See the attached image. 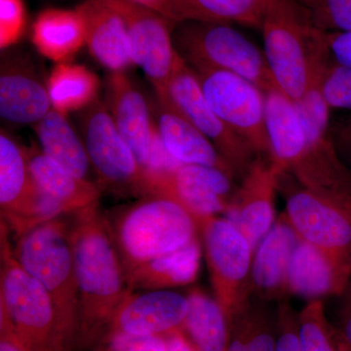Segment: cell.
Instances as JSON below:
<instances>
[{"label":"cell","instance_id":"cell-1","mask_svg":"<svg viewBox=\"0 0 351 351\" xmlns=\"http://www.w3.org/2000/svg\"><path fill=\"white\" fill-rule=\"evenodd\" d=\"M80 292L77 351L103 348L117 311L133 294L99 202L69 215Z\"/></svg>","mask_w":351,"mask_h":351},{"label":"cell","instance_id":"cell-2","mask_svg":"<svg viewBox=\"0 0 351 351\" xmlns=\"http://www.w3.org/2000/svg\"><path fill=\"white\" fill-rule=\"evenodd\" d=\"M263 54L277 89L301 100L330 61L325 32L300 0H269L262 27Z\"/></svg>","mask_w":351,"mask_h":351},{"label":"cell","instance_id":"cell-3","mask_svg":"<svg viewBox=\"0 0 351 351\" xmlns=\"http://www.w3.org/2000/svg\"><path fill=\"white\" fill-rule=\"evenodd\" d=\"M10 230L0 223V321L27 351H77V338L49 293L16 260Z\"/></svg>","mask_w":351,"mask_h":351},{"label":"cell","instance_id":"cell-4","mask_svg":"<svg viewBox=\"0 0 351 351\" xmlns=\"http://www.w3.org/2000/svg\"><path fill=\"white\" fill-rule=\"evenodd\" d=\"M126 277L136 267L197 239L195 219L176 201L147 195L108 218Z\"/></svg>","mask_w":351,"mask_h":351},{"label":"cell","instance_id":"cell-5","mask_svg":"<svg viewBox=\"0 0 351 351\" xmlns=\"http://www.w3.org/2000/svg\"><path fill=\"white\" fill-rule=\"evenodd\" d=\"M60 216L15 239L16 260L46 289L69 329L78 337L80 292L71 237V219Z\"/></svg>","mask_w":351,"mask_h":351},{"label":"cell","instance_id":"cell-6","mask_svg":"<svg viewBox=\"0 0 351 351\" xmlns=\"http://www.w3.org/2000/svg\"><path fill=\"white\" fill-rule=\"evenodd\" d=\"M173 40L180 56L193 71L218 69L235 73L263 92L276 88L265 54L228 24L182 23Z\"/></svg>","mask_w":351,"mask_h":351},{"label":"cell","instance_id":"cell-7","mask_svg":"<svg viewBox=\"0 0 351 351\" xmlns=\"http://www.w3.org/2000/svg\"><path fill=\"white\" fill-rule=\"evenodd\" d=\"M78 124L101 191L122 197L152 195L147 172L99 98L80 110Z\"/></svg>","mask_w":351,"mask_h":351},{"label":"cell","instance_id":"cell-8","mask_svg":"<svg viewBox=\"0 0 351 351\" xmlns=\"http://www.w3.org/2000/svg\"><path fill=\"white\" fill-rule=\"evenodd\" d=\"M295 105L306 131L307 147L291 174L302 188L351 206V173L332 142L331 108L323 97L320 83L311 87Z\"/></svg>","mask_w":351,"mask_h":351},{"label":"cell","instance_id":"cell-9","mask_svg":"<svg viewBox=\"0 0 351 351\" xmlns=\"http://www.w3.org/2000/svg\"><path fill=\"white\" fill-rule=\"evenodd\" d=\"M202 235L215 299L228 325L249 306L254 250L228 219L214 217L198 226Z\"/></svg>","mask_w":351,"mask_h":351},{"label":"cell","instance_id":"cell-10","mask_svg":"<svg viewBox=\"0 0 351 351\" xmlns=\"http://www.w3.org/2000/svg\"><path fill=\"white\" fill-rule=\"evenodd\" d=\"M207 103L257 156L270 158L265 127V94L242 76L218 69L193 71Z\"/></svg>","mask_w":351,"mask_h":351},{"label":"cell","instance_id":"cell-11","mask_svg":"<svg viewBox=\"0 0 351 351\" xmlns=\"http://www.w3.org/2000/svg\"><path fill=\"white\" fill-rule=\"evenodd\" d=\"M156 98L174 108L214 145L234 177H244L257 154L219 119L207 103L195 71L180 55L165 92Z\"/></svg>","mask_w":351,"mask_h":351},{"label":"cell","instance_id":"cell-12","mask_svg":"<svg viewBox=\"0 0 351 351\" xmlns=\"http://www.w3.org/2000/svg\"><path fill=\"white\" fill-rule=\"evenodd\" d=\"M0 208L15 239L44 221L66 216L34 182L24 147L4 131L0 134Z\"/></svg>","mask_w":351,"mask_h":351},{"label":"cell","instance_id":"cell-13","mask_svg":"<svg viewBox=\"0 0 351 351\" xmlns=\"http://www.w3.org/2000/svg\"><path fill=\"white\" fill-rule=\"evenodd\" d=\"M298 237L351 267V206L302 188L283 215Z\"/></svg>","mask_w":351,"mask_h":351},{"label":"cell","instance_id":"cell-14","mask_svg":"<svg viewBox=\"0 0 351 351\" xmlns=\"http://www.w3.org/2000/svg\"><path fill=\"white\" fill-rule=\"evenodd\" d=\"M112 1L125 24L132 63L144 71L160 96L179 58L171 27L174 22L134 0Z\"/></svg>","mask_w":351,"mask_h":351},{"label":"cell","instance_id":"cell-15","mask_svg":"<svg viewBox=\"0 0 351 351\" xmlns=\"http://www.w3.org/2000/svg\"><path fill=\"white\" fill-rule=\"evenodd\" d=\"M283 173L263 156L256 157L226 208L228 219L255 252L276 223V195Z\"/></svg>","mask_w":351,"mask_h":351},{"label":"cell","instance_id":"cell-16","mask_svg":"<svg viewBox=\"0 0 351 351\" xmlns=\"http://www.w3.org/2000/svg\"><path fill=\"white\" fill-rule=\"evenodd\" d=\"M233 176L217 168L182 165L158 180L154 195H162L182 205L200 225L225 214L232 199Z\"/></svg>","mask_w":351,"mask_h":351},{"label":"cell","instance_id":"cell-17","mask_svg":"<svg viewBox=\"0 0 351 351\" xmlns=\"http://www.w3.org/2000/svg\"><path fill=\"white\" fill-rule=\"evenodd\" d=\"M188 298L171 290L131 294L113 319L103 348L119 337L161 336L182 329Z\"/></svg>","mask_w":351,"mask_h":351},{"label":"cell","instance_id":"cell-18","mask_svg":"<svg viewBox=\"0 0 351 351\" xmlns=\"http://www.w3.org/2000/svg\"><path fill=\"white\" fill-rule=\"evenodd\" d=\"M52 106L34 64L25 55L13 54L2 61L0 73V114L15 125H36Z\"/></svg>","mask_w":351,"mask_h":351},{"label":"cell","instance_id":"cell-19","mask_svg":"<svg viewBox=\"0 0 351 351\" xmlns=\"http://www.w3.org/2000/svg\"><path fill=\"white\" fill-rule=\"evenodd\" d=\"M107 103L119 133L145 171L151 152L154 119L144 95L125 71H114L108 76Z\"/></svg>","mask_w":351,"mask_h":351},{"label":"cell","instance_id":"cell-20","mask_svg":"<svg viewBox=\"0 0 351 351\" xmlns=\"http://www.w3.org/2000/svg\"><path fill=\"white\" fill-rule=\"evenodd\" d=\"M89 52L104 68L125 71L131 66L123 18L112 0H87L76 7Z\"/></svg>","mask_w":351,"mask_h":351},{"label":"cell","instance_id":"cell-21","mask_svg":"<svg viewBox=\"0 0 351 351\" xmlns=\"http://www.w3.org/2000/svg\"><path fill=\"white\" fill-rule=\"evenodd\" d=\"M351 267L300 239L289 267L287 290L309 301L339 295L348 287Z\"/></svg>","mask_w":351,"mask_h":351},{"label":"cell","instance_id":"cell-22","mask_svg":"<svg viewBox=\"0 0 351 351\" xmlns=\"http://www.w3.org/2000/svg\"><path fill=\"white\" fill-rule=\"evenodd\" d=\"M299 240L282 216L258 245L254 252L252 282L261 299H278L288 292L289 267Z\"/></svg>","mask_w":351,"mask_h":351},{"label":"cell","instance_id":"cell-23","mask_svg":"<svg viewBox=\"0 0 351 351\" xmlns=\"http://www.w3.org/2000/svg\"><path fill=\"white\" fill-rule=\"evenodd\" d=\"M149 108L166 149L180 163L217 168L234 177L214 145L189 120L158 99Z\"/></svg>","mask_w":351,"mask_h":351},{"label":"cell","instance_id":"cell-24","mask_svg":"<svg viewBox=\"0 0 351 351\" xmlns=\"http://www.w3.org/2000/svg\"><path fill=\"white\" fill-rule=\"evenodd\" d=\"M24 149L34 182L61 208L64 215L69 216L99 202L101 189L97 182L71 174L36 145L24 147Z\"/></svg>","mask_w":351,"mask_h":351},{"label":"cell","instance_id":"cell-25","mask_svg":"<svg viewBox=\"0 0 351 351\" xmlns=\"http://www.w3.org/2000/svg\"><path fill=\"white\" fill-rule=\"evenodd\" d=\"M269 0H162L156 8L174 23H237L262 27Z\"/></svg>","mask_w":351,"mask_h":351},{"label":"cell","instance_id":"cell-26","mask_svg":"<svg viewBox=\"0 0 351 351\" xmlns=\"http://www.w3.org/2000/svg\"><path fill=\"white\" fill-rule=\"evenodd\" d=\"M201 254L197 237L179 250L142 263L127 276L132 292L136 289L169 290L195 282L199 272Z\"/></svg>","mask_w":351,"mask_h":351},{"label":"cell","instance_id":"cell-27","mask_svg":"<svg viewBox=\"0 0 351 351\" xmlns=\"http://www.w3.org/2000/svg\"><path fill=\"white\" fill-rule=\"evenodd\" d=\"M32 43L44 57L69 63L85 45L84 29L76 10L46 9L32 25Z\"/></svg>","mask_w":351,"mask_h":351},{"label":"cell","instance_id":"cell-28","mask_svg":"<svg viewBox=\"0 0 351 351\" xmlns=\"http://www.w3.org/2000/svg\"><path fill=\"white\" fill-rule=\"evenodd\" d=\"M34 129L41 151L46 156L76 177L94 182L91 179L93 168L86 147L82 138L73 130L66 114L51 108L50 112L34 125Z\"/></svg>","mask_w":351,"mask_h":351},{"label":"cell","instance_id":"cell-29","mask_svg":"<svg viewBox=\"0 0 351 351\" xmlns=\"http://www.w3.org/2000/svg\"><path fill=\"white\" fill-rule=\"evenodd\" d=\"M189 308L182 330L196 351H226L230 325L216 299L199 288L188 295Z\"/></svg>","mask_w":351,"mask_h":351},{"label":"cell","instance_id":"cell-30","mask_svg":"<svg viewBox=\"0 0 351 351\" xmlns=\"http://www.w3.org/2000/svg\"><path fill=\"white\" fill-rule=\"evenodd\" d=\"M48 94L53 110L68 114L82 110L98 98V76L84 66L58 64L47 82Z\"/></svg>","mask_w":351,"mask_h":351},{"label":"cell","instance_id":"cell-31","mask_svg":"<svg viewBox=\"0 0 351 351\" xmlns=\"http://www.w3.org/2000/svg\"><path fill=\"white\" fill-rule=\"evenodd\" d=\"M276 323L262 306H249L230 323L226 351H276Z\"/></svg>","mask_w":351,"mask_h":351},{"label":"cell","instance_id":"cell-32","mask_svg":"<svg viewBox=\"0 0 351 351\" xmlns=\"http://www.w3.org/2000/svg\"><path fill=\"white\" fill-rule=\"evenodd\" d=\"M298 323L302 351H338L320 300L309 301L298 315Z\"/></svg>","mask_w":351,"mask_h":351},{"label":"cell","instance_id":"cell-33","mask_svg":"<svg viewBox=\"0 0 351 351\" xmlns=\"http://www.w3.org/2000/svg\"><path fill=\"white\" fill-rule=\"evenodd\" d=\"M314 25L324 32H351V0H300Z\"/></svg>","mask_w":351,"mask_h":351},{"label":"cell","instance_id":"cell-34","mask_svg":"<svg viewBox=\"0 0 351 351\" xmlns=\"http://www.w3.org/2000/svg\"><path fill=\"white\" fill-rule=\"evenodd\" d=\"M320 88L331 110H351V66L330 59L323 71Z\"/></svg>","mask_w":351,"mask_h":351},{"label":"cell","instance_id":"cell-35","mask_svg":"<svg viewBox=\"0 0 351 351\" xmlns=\"http://www.w3.org/2000/svg\"><path fill=\"white\" fill-rule=\"evenodd\" d=\"M25 27V9L23 0H0V48L17 43Z\"/></svg>","mask_w":351,"mask_h":351},{"label":"cell","instance_id":"cell-36","mask_svg":"<svg viewBox=\"0 0 351 351\" xmlns=\"http://www.w3.org/2000/svg\"><path fill=\"white\" fill-rule=\"evenodd\" d=\"M276 351H302L298 316L288 304H281L276 322Z\"/></svg>","mask_w":351,"mask_h":351},{"label":"cell","instance_id":"cell-37","mask_svg":"<svg viewBox=\"0 0 351 351\" xmlns=\"http://www.w3.org/2000/svg\"><path fill=\"white\" fill-rule=\"evenodd\" d=\"M106 346H110L115 351H166V339L164 335L119 337L112 339Z\"/></svg>","mask_w":351,"mask_h":351},{"label":"cell","instance_id":"cell-38","mask_svg":"<svg viewBox=\"0 0 351 351\" xmlns=\"http://www.w3.org/2000/svg\"><path fill=\"white\" fill-rule=\"evenodd\" d=\"M325 43L332 61L351 66V32H325Z\"/></svg>","mask_w":351,"mask_h":351},{"label":"cell","instance_id":"cell-39","mask_svg":"<svg viewBox=\"0 0 351 351\" xmlns=\"http://www.w3.org/2000/svg\"><path fill=\"white\" fill-rule=\"evenodd\" d=\"M331 135L339 156L351 159V114L331 126Z\"/></svg>","mask_w":351,"mask_h":351},{"label":"cell","instance_id":"cell-40","mask_svg":"<svg viewBox=\"0 0 351 351\" xmlns=\"http://www.w3.org/2000/svg\"><path fill=\"white\" fill-rule=\"evenodd\" d=\"M164 337L166 339V351H196L182 329L167 332Z\"/></svg>","mask_w":351,"mask_h":351},{"label":"cell","instance_id":"cell-41","mask_svg":"<svg viewBox=\"0 0 351 351\" xmlns=\"http://www.w3.org/2000/svg\"><path fill=\"white\" fill-rule=\"evenodd\" d=\"M0 351H27L10 327L0 321Z\"/></svg>","mask_w":351,"mask_h":351},{"label":"cell","instance_id":"cell-42","mask_svg":"<svg viewBox=\"0 0 351 351\" xmlns=\"http://www.w3.org/2000/svg\"><path fill=\"white\" fill-rule=\"evenodd\" d=\"M339 339L345 341L346 345L351 348V308L346 314L345 320H343V331L341 334L337 335Z\"/></svg>","mask_w":351,"mask_h":351},{"label":"cell","instance_id":"cell-43","mask_svg":"<svg viewBox=\"0 0 351 351\" xmlns=\"http://www.w3.org/2000/svg\"><path fill=\"white\" fill-rule=\"evenodd\" d=\"M134 1L138 2V3L142 4L147 8H151L152 10L156 11L157 7L161 3L162 0H134Z\"/></svg>","mask_w":351,"mask_h":351},{"label":"cell","instance_id":"cell-44","mask_svg":"<svg viewBox=\"0 0 351 351\" xmlns=\"http://www.w3.org/2000/svg\"><path fill=\"white\" fill-rule=\"evenodd\" d=\"M335 341H336V346L337 348H338V351H351L350 346L346 345L345 341H341V339H339L338 337H335Z\"/></svg>","mask_w":351,"mask_h":351},{"label":"cell","instance_id":"cell-45","mask_svg":"<svg viewBox=\"0 0 351 351\" xmlns=\"http://www.w3.org/2000/svg\"><path fill=\"white\" fill-rule=\"evenodd\" d=\"M104 351H115L113 350L110 346H106V348H104Z\"/></svg>","mask_w":351,"mask_h":351}]
</instances>
